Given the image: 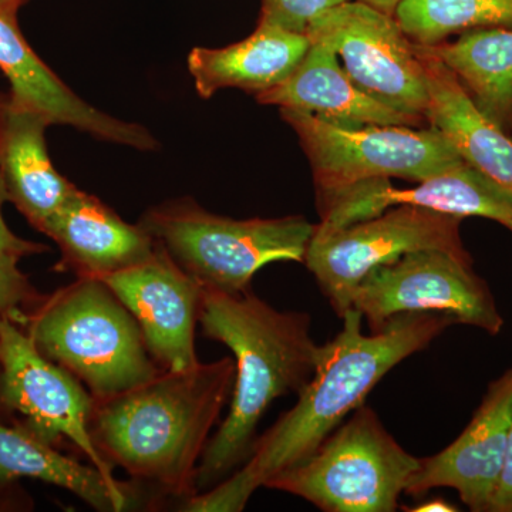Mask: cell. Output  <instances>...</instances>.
<instances>
[{
	"instance_id": "obj_1",
	"label": "cell",
	"mask_w": 512,
	"mask_h": 512,
	"mask_svg": "<svg viewBox=\"0 0 512 512\" xmlns=\"http://www.w3.org/2000/svg\"><path fill=\"white\" fill-rule=\"evenodd\" d=\"M342 329L320 348L312 379L298 402L256 439L251 456L211 490L180 505L188 512H239L258 488L311 456L333 430L365 404L394 366L429 348L456 319L443 313H403L382 329L363 332L356 309L343 313Z\"/></svg>"
},
{
	"instance_id": "obj_7",
	"label": "cell",
	"mask_w": 512,
	"mask_h": 512,
	"mask_svg": "<svg viewBox=\"0 0 512 512\" xmlns=\"http://www.w3.org/2000/svg\"><path fill=\"white\" fill-rule=\"evenodd\" d=\"M281 116L311 161L318 194L375 178L419 183L466 163L431 126H338L296 109H281Z\"/></svg>"
},
{
	"instance_id": "obj_28",
	"label": "cell",
	"mask_w": 512,
	"mask_h": 512,
	"mask_svg": "<svg viewBox=\"0 0 512 512\" xmlns=\"http://www.w3.org/2000/svg\"><path fill=\"white\" fill-rule=\"evenodd\" d=\"M412 512H454L457 511V508L454 507L453 504L447 503V501L440 500V498H434V500L426 501V503H421L417 505L416 508H412L409 510Z\"/></svg>"
},
{
	"instance_id": "obj_23",
	"label": "cell",
	"mask_w": 512,
	"mask_h": 512,
	"mask_svg": "<svg viewBox=\"0 0 512 512\" xmlns=\"http://www.w3.org/2000/svg\"><path fill=\"white\" fill-rule=\"evenodd\" d=\"M394 19L413 43L433 46L454 33L512 28V0H402Z\"/></svg>"
},
{
	"instance_id": "obj_18",
	"label": "cell",
	"mask_w": 512,
	"mask_h": 512,
	"mask_svg": "<svg viewBox=\"0 0 512 512\" xmlns=\"http://www.w3.org/2000/svg\"><path fill=\"white\" fill-rule=\"evenodd\" d=\"M42 114L9 100L0 103V174L9 200L37 229L69 200L76 185L50 160Z\"/></svg>"
},
{
	"instance_id": "obj_2",
	"label": "cell",
	"mask_w": 512,
	"mask_h": 512,
	"mask_svg": "<svg viewBox=\"0 0 512 512\" xmlns=\"http://www.w3.org/2000/svg\"><path fill=\"white\" fill-rule=\"evenodd\" d=\"M235 362L163 370L127 392L94 400L90 433L100 456L154 493L188 500L211 431L231 400ZM181 501V503H183Z\"/></svg>"
},
{
	"instance_id": "obj_11",
	"label": "cell",
	"mask_w": 512,
	"mask_h": 512,
	"mask_svg": "<svg viewBox=\"0 0 512 512\" xmlns=\"http://www.w3.org/2000/svg\"><path fill=\"white\" fill-rule=\"evenodd\" d=\"M305 35L335 52L360 90L429 123L430 96L423 64L394 16L360 0H348L320 13Z\"/></svg>"
},
{
	"instance_id": "obj_6",
	"label": "cell",
	"mask_w": 512,
	"mask_h": 512,
	"mask_svg": "<svg viewBox=\"0 0 512 512\" xmlns=\"http://www.w3.org/2000/svg\"><path fill=\"white\" fill-rule=\"evenodd\" d=\"M419 466L420 458L407 453L363 404L311 456L265 487L326 512H393Z\"/></svg>"
},
{
	"instance_id": "obj_14",
	"label": "cell",
	"mask_w": 512,
	"mask_h": 512,
	"mask_svg": "<svg viewBox=\"0 0 512 512\" xmlns=\"http://www.w3.org/2000/svg\"><path fill=\"white\" fill-rule=\"evenodd\" d=\"M512 426V369L494 382L467 429L439 454L420 458L406 493L453 488L473 511H490Z\"/></svg>"
},
{
	"instance_id": "obj_13",
	"label": "cell",
	"mask_w": 512,
	"mask_h": 512,
	"mask_svg": "<svg viewBox=\"0 0 512 512\" xmlns=\"http://www.w3.org/2000/svg\"><path fill=\"white\" fill-rule=\"evenodd\" d=\"M399 205L429 208L456 217H484L507 227L512 197L491 178L467 163L419 181L413 188H394L389 178H375L342 190L318 194L320 231L349 227Z\"/></svg>"
},
{
	"instance_id": "obj_12",
	"label": "cell",
	"mask_w": 512,
	"mask_h": 512,
	"mask_svg": "<svg viewBox=\"0 0 512 512\" xmlns=\"http://www.w3.org/2000/svg\"><path fill=\"white\" fill-rule=\"evenodd\" d=\"M100 281L109 286L143 333L161 370H185L200 363L195 329L200 325L204 288L158 245L147 261Z\"/></svg>"
},
{
	"instance_id": "obj_30",
	"label": "cell",
	"mask_w": 512,
	"mask_h": 512,
	"mask_svg": "<svg viewBox=\"0 0 512 512\" xmlns=\"http://www.w3.org/2000/svg\"><path fill=\"white\" fill-rule=\"evenodd\" d=\"M5 5H8L9 8H15L16 5L20 2V0H2Z\"/></svg>"
},
{
	"instance_id": "obj_27",
	"label": "cell",
	"mask_w": 512,
	"mask_h": 512,
	"mask_svg": "<svg viewBox=\"0 0 512 512\" xmlns=\"http://www.w3.org/2000/svg\"><path fill=\"white\" fill-rule=\"evenodd\" d=\"M490 511L512 512V426L508 434L500 480L491 500Z\"/></svg>"
},
{
	"instance_id": "obj_16",
	"label": "cell",
	"mask_w": 512,
	"mask_h": 512,
	"mask_svg": "<svg viewBox=\"0 0 512 512\" xmlns=\"http://www.w3.org/2000/svg\"><path fill=\"white\" fill-rule=\"evenodd\" d=\"M62 251V265L77 278L116 274L147 261L156 239L141 227L121 220L99 198L79 188L40 228Z\"/></svg>"
},
{
	"instance_id": "obj_9",
	"label": "cell",
	"mask_w": 512,
	"mask_h": 512,
	"mask_svg": "<svg viewBox=\"0 0 512 512\" xmlns=\"http://www.w3.org/2000/svg\"><path fill=\"white\" fill-rule=\"evenodd\" d=\"M0 400L22 414L26 430L55 447L69 440L114 490L138 501L137 488L120 483L90 433L94 399L84 384L47 359L15 320H0Z\"/></svg>"
},
{
	"instance_id": "obj_8",
	"label": "cell",
	"mask_w": 512,
	"mask_h": 512,
	"mask_svg": "<svg viewBox=\"0 0 512 512\" xmlns=\"http://www.w3.org/2000/svg\"><path fill=\"white\" fill-rule=\"evenodd\" d=\"M461 220L429 208L399 205L333 231H320L315 225L303 262L342 318L352 309L357 286L384 262L423 249H439L470 261L461 242Z\"/></svg>"
},
{
	"instance_id": "obj_3",
	"label": "cell",
	"mask_w": 512,
	"mask_h": 512,
	"mask_svg": "<svg viewBox=\"0 0 512 512\" xmlns=\"http://www.w3.org/2000/svg\"><path fill=\"white\" fill-rule=\"evenodd\" d=\"M200 325L208 339L231 350L235 379L227 417L208 441L197 470V494L238 470L256 439L259 421L276 399L301 393L318 365L308 312L278 311L254 295L202 293Z\"/></svg>"
},
{
	"instance_id": "obj_31",
	"label": "cell",
	"mask_w": 512,
	"mask_h": 512,
	"mask_svg": "<svg viewBox=\"0 0 512 512\" xmlns=\"http://www.w3.org/2000/svg\"><path fill=\"white\" fill-rule=\"evenodd\" d=\"M507 228L510 229V231L512 232V222H511V224L507 225Z\"/></svg>"
},
{
	"instance_id": "obj_22",
	"label": "cell",
	"mask_w": 512,
	"mask_h": 512,
	"mask_svg": "<svg viewBox=\"0 0 512 512\" xmlns=\"http://www.w3.org/2000/svg\"><path fill=\"white\" fill-rule=\"evenodd\" d=\"M16 478H35L64 488L101 512L137 507L133 498L114 490L93 464L64 456L26 429H10L0 424V483Z\"/></svg>"
},
{
	"instance_id": "obj_20",
	"label": "cell",
	"mask_w": 512,
	"mask_h": 512,
	"mask_svg": "<svg viewBox=\"0 0 512 512\" xmlns=\"http://www.w3.org/2000/svg\"><path fill=\"white\" fill-rule=\"evenodd\" d=\"M429 89L427 121L457 148L468 164L512 197V137L481 114L454 73L414 45Z\"/></svg>"
},
{
	"instance_id": "obj_15",
	"label": "cell",
	"mask_w": 512,
	"mask_h": 512,
	"mask_svg": "<svg viewBox=\"0 0 512 512\" xmlns=\"http://www.w3.org/2000/svg\"><path fill=\"white\" fill-rule=\"evenodd\" d=\"M12 10L0 0V70L8 77L13 101L37 111L52 124L72 126L97 140L156 150V137L146 127L103 113L62 82L26 43Z\"/></svg>"
},
{
	"instance_id": "obj_5",
	"label": "cell",
	"mask_w": 512,
	"mask_h": 512,
	"mask_svg": "<svg viewBox=\"0 0 512 512\" xmlns=\"http://www.w3.org/2000/svg\"><path fill=\"white\" fill-rule=\"evenodd\" d=\"M138 224L202 288L225 293L251 291L272 262H303L315 232L303 217L234 220L192 200L150 208Z\"/></svg>"
},
{
	"instance_id": "obj_29",
	"label": "cell",
	"mask_w": 512,
	"mask_h": 512,
	"mask_svg": "<svg viewBox=\"0 0 512 512\" xmlns=\"http://www.w3.org/2000/svg\"><path fill=\"white\" fill-rule=\"evenodd\" d=\"M360 2L380 10V12L386 13V15L394 16L397 6L400 5L402 0H360Z\"/></svg>"
},
{
	"instance_id": "obj_21",
	"label": "cell",
	"mask_w": 512,
	"mask_h": 512,
	"mask_svg": "<svg viewBox=\"0 0 512 512\" xmlns=\"http://www.w3.org/2000/svg\"><path fill=\"white\" fill-rule=\"evenodd\" d=\"M416 46L447 66L481 114L512 137V28L468 30L456 42Z\"/></svg>"
},
{
	"instance_id": "obj_25",
	"label": "cell",
	"mask_w": 512,
	"mask_h": 512,
	"mask_svg": "<svg viewBox=\"0 0 512 512\" xmlns=\"http://www.w3.org/2000/svg\"><path fill=\"white\" fill-rule=\"evenodd\" d=\"M20 256L0 251V320L16 316V308L28 295V282L19 271Z\"/></svg>"
},
{
	"instance_id": "obj_19",
	"label": "cell",
	"mask_w": 512,
	"mask_h": 512,
	"mask_svg": "<svg viewBox=\"0 0 512 512\" xmlns=\"http://www.w3.org/2000/svg\"><path fill=\"white\" fill-rule=\"evenodd\" d=\"M309 47L311 40L305 33L259 22L251 36L234 45L194 47L188 55V70L202 99L224 89L258 96L288 79Z\"/></svg>"
},
{
	"instance_id": "obj_24",
	"label": "cell",
	"mask_w": 512,
	"mask_h": 512,
	"mask_svg": "<svg viewBox=\"0 0 512 512\" xmlns=\"http://www.w3.org/2000/svg\"><path fill=\"white\" fill-rule=\"evenodd\" d=\"M348 0H262L259 22L271 23L291 32L305 33L320 13Z\"/></svg>"
},
{
	"instance_id": "obj_17",
	"label": "cell",
	"mask_w": 512,
	"mask_h": 512,
	"mask_svg": "<svg viewBox=\"0 0 512 512\" xmlns=\"http://www.w3.org/2000/svg\"><path fill=\"white\" fill-rule=\"evenodd\" d=\"M265 106L308 111L338 126L424 127V121L386 106L360 90L328 46L312 43L288 79L258 94Z\"/></svg>"
},
{
	"instance_id": "obj_26",
	"label": "cell",
	"mask_w": 512,
	"mask_h": 512,
	"mask_svg": "<svg viewBox=\"0 0 512 512\" xmlns=\"http://www.w3.org/2000/svg\"><path fill=\"white\" fill-rule=\"evenodd\" d=\"M6 200H9V195L8 191H6L5 181H3L2 174H0V251L10 252V254L18 256L45 251L46 248L42 247V245L25 241V239L16 237L10 231L2 217V205Z\"/></svg>"
},
{
	"instance_id": "obj_4",
	"label": "cell",
	"mask_w": 512,
	"mask_h": 512,
	"mask_svg": "<svg viewBox=\"0 0 512 512\" xmlns=\"http://www.w3.org/2000/svg\"><path fill=\"white\" fill-rule=\"evenodd\" d=\"M25 322L37 349L79 379L94 400L127 392L163 372L136 319L100 279L77 278Z\"/></svg>"
},
{
	"instance_id": "obj_10",
	"label": "cell",
	"mask_w": 512,
	"mask_h": 512,
	"mask_svg": "<svg viewBox=\"0 0 512 512\" xmlns=\"http://www.w3.org/2000/svg\"><path fill=\"white\" fill-rule=\"evenodd\" d=\"M352 308L372 332L403 313H443L493 335L504 325L471 261L439 249L409 252L373 268L353 293Z\"/></svg>"
}]
</instances>
